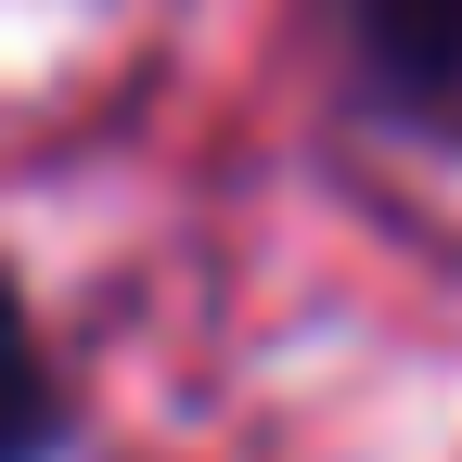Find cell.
Masks as SVG:
<instances>
[{"instance_id":"6da1fadb","label":"cell","mask_w":462,"mask_h":462,"mask_svg":"<svg viewBox=\"0 0 462 462\" xmlns=\"http://www.w3.org/2000/svg\"><path fill=\"white\" fill-rule=\"evenodd\" d=\"M360 51L398 103H449L462 90V0H360Z\"/></svg>"},{"instance_id":"7a4b0ae2","label":"cell","mask_w":462,"mask_h":462,"mask_svg":"<svg viewBox=\"0 0 462 462\" xmlns=\"http://www.w3.org/2000/svg\"><path fill=\"white\" fill-rule=\"evenodd\" d=\"M39 449H51V373H39V346H26L14 282H0V462H39Z\"/></svg>"}]
</instances>
